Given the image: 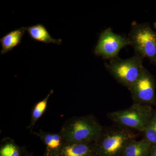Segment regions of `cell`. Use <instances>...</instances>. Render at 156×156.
I'll return each mask as SVG.
<instances>
[{
    "label": "cell",
    "mask_w": 156,
    "mask_h": 156,
    "mask_svg": "<svg viewBox=\"0 0 156 156\" xmlns=\"http://www.w3.org/2000/svg\"><path fill=\"white\" fill-rule=\"evenodd\" d=\"M133 131L115 124L103 127L95 141L98 156H122L126 147L136 139Z\"/></svg>",
    "instance_id": "cell-1"
},
{
    "label": "cell",
    "mask_w": 156,
    "mask_h": 156,
    "mask_svg": "<svg viewBox=\"0 0 156 156\" xmlns=\"http://www.w3.org/2000/svg\"><path fill=\"white\" fill-rule=\"evenodd\" d=\"M103 126L92 115L69 118L59 131L66 143L95 142Z\"/></svg>",
    "instance_id": "cell-2"
},
{
    "label": "cell",
    "mask_w": 156,
    "mask_h": 156,
    "mask_svg": "<svg viewBox=\"0 0 156 156\" xmlns=\"http://www.w3.org/2000/svg\"><path fill=\"white\" fill-rule=\"evenodd\" d=\"M154 110L151 105L134 103L128 108L109 112L107 117L115 124L143 133Z\"/></svg>",
    "instance_id": "cell-3"
},
{
    "label": "cell",
    "mask_w": 156,
    "mask_h": 156,
    "mask_svg": "<svg viewBox=\"0 0 156 156\" xmlns=\"http://www.w3.org/2000/svg\"><path fill=\"white\" fill-rule=\"evenodd\" d=\"M135 54L148 58L156 66V32L147 23H132L128 37Z\"/></svg>",
    "instance_id": "cell-4"
},
{
    "label": "cell",
    "mask_w": 156,
    "mask_h": 156,
    "mask_svg": "<svg viewBox=\"0 0 156 156\" xmlns=\"http://www.w3.org/2000/svg\"><path fill=\"white\" fill-rule=\"evenodd\" d=\"M144 58L135 54L126 59L118 58L105 63L106 68L117 82L129 89L135 83L143 69Z\"/></svg>",
    "instance_id": "cell-5"
},
{
    "label": "cell",
    "mask_w": 156,
    "mask_h": 156,
    "mask_svg": "<svg viewBox=\"0 0 156 156\" xmlns=\"http://www.w3.org/2000/svg\"><path fill=\"white\" fill-rule=\"evenodd\" d=\"M128 45H130L128 37L117 34L109 28L100 34L94 53L110 60L118 58L121 49Z\"/></svg>",
    "instance_id": "cell-6"
},
{
    "label": "cell",
    "mask_w": 156,
    "mask_h": 156,
    "mask_svg": "<svg viewBox=\"0 0 156 156\" xmlns=\"http://www.w3.org/2000/svg\"><path fill=\"white\" fill-rule=\"evenodd\" d=\"M156 83L154 76L145 67L129 89L134 103L156 105Z\"/></svg>",
    "instance_id": "cell-7"
},
{
    "label": "cell",
    "mask_w": 156,
    "mask_h": 156,
    "mask_svg": "<svg viewBox=\"0 0 156 156\" xmlns=\"http://www.w3.org/2000/svg\"><path fill=\"white\" fill-rule=\"evenodd\" d=\"M59 156H97L95 142L65 143Z\"/></svg>",
    "instance_id": "cell-8"
},
{
    "label": "cell",
    "mask_w": 156,
    "mask_h": 156,
    "mask_svg": "<svg viewBox=\"0 0 156 156\" xmlns=\"http://www.w3.org/2000/svg\"><path fill=\"white\" fill-rule=\"evenodd\" d=\"M38 136L46 147V150L52 153L58 154L62 148L66 143L60 132L53 133L40 130L39 132H33Z\"/></svg>",
    "instance_id": "cell-9"
},
{
    "label": "cell",
    "mask_w": 156,
    "mask_h": 156,
    "mask_svg": "<svg viewBox=\"0 0 156 156\" xmlns=\"http://www.w3.org/2000/svg\"><path fill=\"white\" fill-rule=\"evenodd\" d=\"M26 30L31 38L34 41L46 44H54L60 45L62 43L61 39L53 38L44 26L41 23L26 27Z\"/></svg>",
    "instance_id": "cell-10"
},
{
    "label": "cell",
    "mask_w": 156,
    "mask_h": 156,
    "mask_svg": "<svg viewBox=\"0 0 156 156\" xmlns=\"http://www.w3.org/2000/svg\"><path fill=\"white\" fill-rule=\"evenodd\" d=\"M26 27H22L11 31L0 39L2 45L1 54H4L11 51L21 43Z\"/></svg>",
    "instance_id": "cell-11"
},
{
    "label": "cell",
    "mask_w": 156,
    "mask_h": 156,
    "mask_svg": "<svg viewBox=\"0 0 156 156\" xmlns=\"http://www.w3.org/2000/svg\"><path fill=\"white\" fill-rule=\"evenodd\" d=\"M152 144L146 140L136 139L131 141L126 147L122 156H148Z\"/></svg>",
    "instance_id": "cell-12"
},
{
    "label": "cell",
    "mask_w": 156,
    "mask_h": 156,
    "mask_svg": "<svg viewBox=\"0 0 156 156\" xmlns=\"http://www.w3.org/2000/svg\"><path fill=\"white\" fill-rule=\"evenodd\" d=\"M24 148L17 145L13 139L5 137L1 142L0 156H23Z\"/></svg>",
    "instance_id": "cell-13"
},
{
    "label": "cell",
    "mask_w": 156,
    "mask_h": 156,
    "mask_svg": "<svg viewBox=\"0 0 156 156\" xmlns=\"http://www.w3.org/2000/svg\"><path fill=\"white\" fill-rule=\"evenodd\" d=\"M53 93V90H50L46 97L39 102H37L33 108L31 116L30 124L28 126V129L30 130L31 132H33L34 127L36 124L39 119L42 116L44 113L48 105V101L49 98Z\"/></svg>",
    "instance_id": "cell-14"
},
{
    "label": "cell",
    "mask_w": 156,
    "mask_h": 156,
    "mask_svg": "<svg viewBox=\"0 0 156 156\" xmlns=\"http://www.w3.org/2000/svg\"><path fill=\"white\" fill-rule=\"evenodd\" d=\"M144 138L151 144L152 146L156 145V108L143 132Z\"/></svg>",
    "instance_id": "cell-15"
},
{
    "label": "cell",
    "mask_w": 156,
    "mask_h": 156,
    "mask_svg": "<svg viewBox=\"0 0 156 156\" xmlns=\"http://www.w3.org/2000/svg\"><path fill=\"white\" fill-rule=\"evenodd\" d=\"M148 156H156V145L152 146Z\"/></svg>",
    "instance_id": "cell-16"
},
{
    "label": "cell",
    "mask_w": 156,
    "mask_h": 156,
    "mask_svg": "<svg viewBox=\"0 0 156 156\" xmlns=\"http://www.w3.org/2000/svg\"><path fill=\"white\" fill-rule=\"evenodd\" d=\"M43 156H59L58 154H56L52 153L48 151H45L44 153V154Z\"/></svg>",
    "instance_id": "cell-17"
},
{
    "label": "cell",
    "mask_w": 156,
    "mask_h": 156,
    "mask_svg": "<svg viewBox=\"0 0 156 156\" xmlns=\"http://www.w3.org/2000/svg\"><path fill=\"white\" fill-rule=\"evenodd\" d=\"M23 156H34L33 154L29 152L27 150L26 147H24V151H23Z\"/></svg>",
    "instance_id": "cell-18"
},
{
    "label": "cell",
    "mask_w": 156,
    "mask_h": 156,
    "mask_svg": "<svg viewBox=\"0 0 156 156\" xmlns=\"http://www.w3.org/2000/svg\"><path fill=\"white\" fill-rule=\"evenodd\" d=\"M154 28L156 30V22L154 23Z\"/></svg>",
    "instance_id": "cell-19"
},
{
    "label": "cell",
    "mask_w": 156,
    "mask_h": 156,
    "mask_svg": "<svg viewBox=\"0 0 156 156\" xmlns=\"http://www.w3.org/2000/svg\"></svg>",
    "instance_id": "cell-20"
}]
</instances>
